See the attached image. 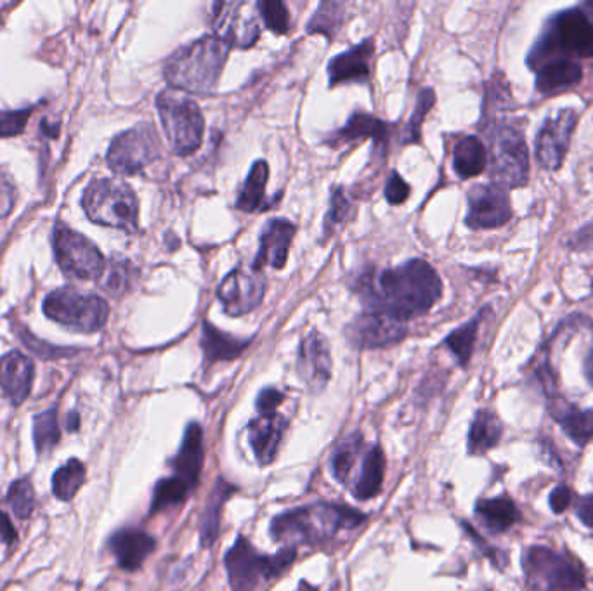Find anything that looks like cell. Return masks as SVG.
<instances>
[{
	"mask_svg": "<svg viewBox=\"0 0 593 591\" xmlns=\"http://www.w3.org/2000/svg\"><path fill=\"white\" fill-rule=\"evenodd\" d=\"M236 493L235 486L219 477L214 489L210 491L209 500L205 505L202 514V529H200V540L203 548H209L212 543H216L219 531H221V512L224 503Z\"/></svg>",
	"mask_w": 593,
	"mask_h": 591,
	"instance_id": "cell-30",
	"label": "cell"
},
{
	"mask_svg": "<svg viewBox=\"0 0 593 591\" xmlns=\"http://www.w3.org/2000/svg\"><path fill=\"white\" fill-rule=\"evenodd\" d=\"M359 449H361V437L351 436L347 441L342 442L339 448L335 449L332 456L333 477L340 484L349 482L354 463L358 460Z\"/></svg>",
	"mask_w": 593,
	"mask_h": 591,
	"instance_id": "cell-40",
	"label": "cell"
},
{
	"mask_svg": "<svg viewBox=\"0 0 593 591\" xmlns=\"http://www.w3.org/2000/svg\"><path fill=\"white\" fill-rule=\"evenodd\" d=\"M436 103V94L432 89H424L418 96L417 108L411 115L410 122L406 125L405 143H418L420 141V132H422V124H424L427 113L431 111L432 106Z\"/></svg>",
	"mask_w": 593,
	"mask_h": 591,
	"instance_id": "cell-43",
	"label": "cell"
},
{
	"mask_svg": "<svg viewBox=\"0 0 593 591\" xmlns=\"http://www.w3.org/2000/svg\"><path fill=\"white\" fill-rule=\"evenodd\" d=\"M6 501L18 519H28L35 508V491L27 477L14 481L7 491Z\"/></svg>",
	"mask_w": 593,
	"mask_h": 591,
	"instance_id": "cell-41",
	"label": "cell"
},
{
	"mask_svg": "<svg viewBox=\"0 0 593 591\" xmlns=\"http://www.w3.org/2000/svg\"><path fill=\"white\" fill-rule=\"evenodd\" d=\"M576 515L580 517L585 526L593 527V494H588V496H583L578 500Z\"/></svg>",
	"mask_w": 593,
	"mask_h": 591,
	"instance_id": "cell-53",
	"label": "cell"
},
{
	"mask_svg": "<svg viewBox=\"0 0 593 591\" xmlns=\"http://www.w3.org/2000/svg\"><path fill=\"white\" fill-rule=\"evenodd\" d=\"M47 318L75 332L94 333L106 325L110 307L98 295H85L70 288H61L44 300Z\"/></svg>",
	"mask_w": 593,
	"mask_h": 591,
	"instance_id": "cell-9",
	"label": "cell"
},
{
	"mask_svg": "<svg viewBox=\"0 0 593 591\" xmlns=\"http://www.w3.org/2000/svg\"><path fill=\"white\" fill-rule=\"evenodd\" d=\"M82 205L91 221L127 233L137 231L139 203L134 191L124 182L111 179L91 182L85 189Z\"/></svg>",
	"mask_w": 593,
	"mask_h": 591,
	"instance_id": "cell-7",
	"label": "cell"
},
{
	"mask_svg": "<svg viewBox=\"0 0 593 591\" xmlns=\"http://www.w3.org/2000/svg\"><path fill=\"white\" fill-rule=\"evenodd\" d=\"M59 439H61V430H59L56 408H49L33 418V444L39 455L51 453L58 446Z\"/></svg>",
	"mask_w": 593,
	"mask_h": 591,
	"instance_id": "cell-38",
	"label": "cell"
},
{
	"mask_svg": "<svg viewBox=\"0 0 593 591\" xmlns=\"http://www.w3.org/2000/svg\"><path fill=\"white\" fill-rule=\"evenodd\" d=\"M266 280L254 266H238L222 280L217 297L229 316H245L261 304Z\"/></svg>",
	"mask_w": 593,
	"mask_h": 591,
	"instance_id": "cell-14",
	"label": "cell"
},
{
	"mask_svg": "<svg viewBox=\"0 0 593 591\" xmlns=\"http://www.w3.org/2000/svg\"><path fill=\"white\" fill-rule=\"evenodd\" d=\"M491 177L493 184L505 189L522 188L528 184V144L521 129L514 125L496 127L491 139Z\"/></svg>",
	"mask_w": 593,
	"mask_h": 591,
	"instance_id": "cell-10",
	"label": "cell"
},
{
	"mask_svg": "<svg viewBox=\"0 0 593 591\" xmlns=\"http://www.w3.org/2000/svg\"><path fill=\"white\" fill-rule=\"evenodd\" d=\"M32 110L0 111V137L18 136L28 124Z\"/></svg>",
	"mask_w": 593,
	"mask_h": 591,
	"instance_id": "cell-46",
	"label": "cell"
},
{
	"mask_svg": "<svg viewBox=\"0 0 593 591\" xmlns=\"http://www.w3.org/2000/svg\"><path fill=\"white\" fill-rule=\"evenodd\" d=\"M285 401V396L281 394L280 390L268 387V389L261 390V394L257 397V411L259 415H269V413H278V406Z\"/></svg>",
	"mask_w": 593,
	"mask_h": 591,
	"instance_id": "cell-48",
	"label": "cell"
},
{
	"mask_svg": "<svg viewBox=\"0 0 593 591\" xmlns=\"http://www.w3.org/2000/svg\"><path fill=\"white\" fill-rule=\"evenodd\" d=\"M257 9L269 30L274 33H287L290 26V14L280 0H261L257 2Z\"/></svg>",
	"mask_w": 593,
	"mask_h": 591,
	"instance_id": "cell-44",
	"label": "cell"
},
{
	"mask_svg": "<svg viewBox=\"0 0 593 591\" xmlns=\"http://www.w3.org/2000/svg\"><path fill=\"white\" fill-rule=\"evenodd\" d=\"M593 58V23L581 7L555 14L529 51L528 66H540L559 59Z\"/></svg>",
	"mask_w": 593,
	"mask_h": 591,
	"instance_id": "cell-4",
	"label": "cell"
},
{
	"mask_svg": "<svg viewBox=\"0 0 593 591\" xmlns=\"http://www.w3.org/2000/svg\"><path fill=\"white\" fill-rule=\"evenodd\" d=\"M578 111L564 108L555 117L545 120L536 136V160L545 170H559L566 158L571 137L578 124Z\"/></svg>",
	"mask_w": 593,
	"mask_h": 591,
	"instance_id": "cell-15",
	"label": "cell"
},
{
	"mask_svg": "<svg viewBox=\"0 0 593 591\" xmlns=\"http://www.w3.org/2000/svg\"><path fill=\"white\" fill-rule=\"evenodd\" d=\"M410 196V186L406 184L405 179L399 176L398 172H392L389 181L385 184V198L391 205H401L405 203Z\"/></svg>",
	"mask_w": 593,
	"mask_h": 591,
	"instance_id": "cell-47",
	"label": "cell"
},
{
	"mask_svg": "<svg viewBox=\"0 0 593 591\" xmlns=\"http://www.w3.org/2000/svg\"><path fill=\"white\" fill-rule=\"evenodd\" d=\"M160 156L157 132L141 124L115 137L108 150V165L120 176H134Z\"/></svg>",
	"mask_w": 593,
	"mask_h": 591,
	"instance_id": "cell-12",
	"label": "cell"
},
{
	"mask_svg": "<svg viewBox=\"0 0 593 591\" xmlns=\"http://www.w3.org/2000/svg\"><path fill=\"white\" fill-rule=\"evenodd\" d=\"M512 219V205L507 189L498 184H479L469 191V214L467 226L470 229L502 228Z\"/></svg>",
	"mask_w": 593,
	"mask_h": 591,
	"instance_id": "cell-16",
	"label": "cell"
},
{
	"mask_svg": "<svg viewBox=\"0 0 593 591\" xmlns=\"http://www.w3.org/2000/svg\"><path fill=\"white\" fill-rule=\"evenodd\" d=\"M79 423H80V416L77 411H72L68 418H66V429L70 430V432H75V430H79Z\"/></svg>",
	"mask_w": 593,
	"mask_h": 591,
	"instance_id": "cell-54",
	"label": "cell"
},
{
	"mask_svg": "<svg viewBox=\"0 0 593 591\" xmlns=\"http://www.w3.org/2000/svg\"><path fill=\"white\" fill-rule=\"evenodd\" d=\"M297 371L309 392L314 394L325 389L328 380L332 377L330 347L316 330L307 333L300 342Z\"/></svg>",
	"mask_w": 593,
	"mask_h": 591,
	"instance_id": "cell-18",
	"label": "cell"
},
{
	"mask_svg": "<svg viewBox=\"0 0 593 591\" xmlns=\"http://www.w3.org/2000/svg\"><path fill=\"white\" fill-rule=\"evenodd\" d=\"M569 247L574 248V250L593 248V222L583 226L578 233L574 234L571 241H569Z\"/></svg>",
	"mask_w": 593,
	"mask_h": 591,
	"instance_id": "cell-51",
	"label": "cell"
},
{
	"mask_svg": "<svg viewBox=\"0 0 593 591\" xmlns=\"http://www.w3.org/2000/svg\"><path fill=\"white\" fill-rule=\"evenodd\" d=\"M385 475L384 449L372 446L366 451L363 467L359 472L358 481L352 488L354 498L359 501L372 500L382 491Z\"/></svg>",
	"mask_w": 593,
	"mask_h": 591,
	"instance_id": "cell-29",
	"label": "cell"
},
{
	"mask_svg": "<svg viewBox=\"0 0 593 591\" xmlns=\"http://www.w3.org/2000/svg\"><path fill=\"white\" fill-rule=\"evenodd\" d=\"M408 335L403 321L389 318L377 312H365L346 328L349 344L358 349H378L401 342Z\"/></svg>",
	"mask_w": 593,
	"mask_h": 591,
	"instance_id": "cell-17",
	"label": "cell"
},
{
	"mask_svg": "<svg viewBox=\"0 0 593 591\" xmlns=\"http://www.w3.org/2000/svg\"><path fill=\"white\" fill-rule=\"evenodd\" d=\"M14 202H16V191H14L13 182L6 177H0V219L11 214Z\"/></svg>",
	"mask_w": 593,
	"mask_h": 591,
	"instance_id": "cell-49",
	"label": "cell"
},
{
	"mask_svg": "<svg viewBox=\"0 0 593 591\" xmlns=\"http://www.w3.org/2000/svg\"><path fill=\"white\" fill-rule=\"evenodd\" d=\"M54 254L63 273L77 280H96L105 273V257L98 247L63 224L54 229Z\"/></svg>",
	"mask_w": 593,
	"mask_h": 591,
	"instance_id": "cell-11",
	"label": "cell"
},
{
	"mask_svg": "<svg viewBox=\"0 0 593 591\" xmlns=\"http://www.w3.org/2000/svg\"><path fill=\"white\" fill-rule=\"evenodd\" d=\"M583 9H585V14H587L588 18H590V21L593 23V0L585 2V4H583Z\"/></svg>",
	"mask_w": 593,
	"mask_h": 591,
	"instance_id": "cell-55",
	"label": "cell"
},
{
	"mask_svg": "<svg viewBox=\"0 0 593 591\" xmlns=\"http://www.w3.org/2000/svg\"><path fill=\"white\" fill-rule=\"evenodd\" d=\"M297 557L295 548H283L276 555H262L245 538L238 536L235 545L224 557L228 571L229 585L233 591H255L261 583L280 576L294 564Z\"/></svg>",
	"mask_w": 593,
	"mask_h": 591,
	"instance_id": "cell-5",
	"label": "cell"
},
{
	"mask_svg": "<svg viewBox=\"0 0 593 591\" xmlns=\"http://www.w3.org/2000/svg\"><path fill=\"white\" fill-rule=\"evenodd\" d=\"M488 163V151L483 141L476 136L463 137L453 151V169L458 177L470 179L483 174Z\"/></svg>",
	"mask_w": 593,
	"mask_h": 591,
	"instance_id": "cell-32",
	"label": "cell"
},
{
	"mask_svg": "<svg viewBox=\"0 0 593 591\" xmlns=\"http://www.w3.org/2000/svg\"><path fill=\"white\" fill-rule=\"evenodd\" d=\"M344 21V6L339 2H323L314 13L313 20L307 25L309 33H323L328 39H333L339 32Z\"/></svg>",
	"mask_w": 593,
	"mask_h": 591,
	"instance_id": "cell-39",
	"label": "cell"
},
{
	"mask_svg": "<svg viewBox=\"0 0 593 591\" xmlns=\"http://www.w3.org/2000/svg\"><path fill=\"white\" fill-rule=\"evenodd\" d=\"M158 113L172 150L177 155H191L202 144L205 120L193 99L177 89L160 92Z\"/></svg>",
	"mask_w": 593,
	"mask_h": 591,
	"instance_id": "cell-8",
	"label": "cell"
},
{
	"mask_svg": "<svg viewBox=\"0 0 593 591\" xmlns=\"http://www.w3.org/2000/svg\"><path fill=\"white\" fill-rule=\"evenodd\" d=\"M488 312L489 309H483L477 314L476 318L470 319L469 323L457 328L455 332L451 333L450 337L444 340V344L448 345V349L453 352V356L458 359V363L462 364V366H467L472 354H474L479 328L483 325V318H486Z\"/></svg>",
	"mask_w": 593,
	"mask_h": 591,
	"instance_id": "cell-35",
	"label": "cell"
},
{
	"mask_svg": "<svg viewBox=\"0 0 593 591\" xmlns=\"http://www.w3.org/2000/svg\"><path fill=\"white\" fill-rule=\"evenodd\" d=\"M105 278H103V288L113 297L124 295L132 281L131 262L127 260L115 259L110 267L106 269Z\"/></svg>",
	"mask_w": 593,
	"mask_h": 591,
	"instance_id": "cell-42",
	"label": "cell"
},
{
	"mask_svg": "<svg viewBox=\"0 0 593 591\" xmlns=\"http://www.w3.org/2000/svg\"><path fill=\"white\" fill-rule=\"evenodd\" d=\"M571 498H573V493H571V489L567 488V486H559V488H555L550 494V508H552V512L554 514H562V512H566L569 505H571Z\"/></svg>",
	"mask_w": 593,
	"mask_h": 591,
	"instance_id": "cell-50",
	"label": "cell"
},
{
	"mask_svg": "<svg viewBox=\"0 0 593 591\" xmlns=\"http://www.w3.org/2000/svg\"><path fill=\"white\" fill-rule=\"evenodd\" d=\"M287 427L288 420L280 413L259 415L248 425V442L262 467L274 462Z\"/></svg>",
	"mask_w": 593,
	"mask_h": 591,
	"instance_id": "cell-19",
	"label": "cell"
},
{
	"mask_svg": "<svg viewBox=\"0 0 593 591\" xmlns=\"http://www.w3.org/2000/svg\"><path fill=\"white\" fill-rule=\"evenodd\" d=\"M0 541L6 546H13L18 541V534L14 529L13 522L6 512L0 510Z\"/></svg>",
	"mask_w": 593,
	"mask_h": 591,
	"instance_id": "cell-52",
	"label": "cell"
},
{
	"mask_svg": "<svg viewBox=\"0 0 593 591\" xmlns=\"http://www.w3.org/2000/svg\"><path fill=\"white\" fill-rule=\"evenodd\" d=\"M522 569L529 591L585 590V574L567 553L547 546H529L522 553Z\"/></svg>",
	"mask_w": 593,
	"mask_h": 591,
	"instance_id": "cell-6",
	"label": "cell"
},
{
	"mask_svg": "<svg viewBox=\"0 0 593 591\" xmlns=\"http://www.w3.org/2000/svg\"><path fill=\"white\" fill-rule=\"evenodd\" d=\"M247 345L248 340L231 337L228 333L217 330L216 326L203 323L202 349L209 363L233 361L247 349Z\"/></svg>",
	"mask_w": 593,
	"mask_h": 591,
	"instance_id": "cell-33",
	"label": "cell"
},
{
	"mask_svg": "<svg viewBox=\"0 0 593 591\" xmlns=\"http://www.w3.org/2000/svg\"><path fill=\"white\" fill-rule=\"evenodd\" d=\"M108 548L124 571H137L157 548V541L139 529H120L111 536Z\"/></svg>",
	"mask_w": 593,
	"mask_h": 591,
	"instance_id": "cell-21",
	"label": "cell"
},
{
	"mask_svg": "<svg viewBox=\"0 0 593 591\" xmlns=\"http://www.w3.org/2000/svg\"><path fill=\"white\" fill-rule=\"evenodd\" d=\"M536 73V91L543 96H555L580 84L583 66L578 61L559 59L540 66Z\"/></svg>",
	"mask_w": 593,
	"mask_h": 591,
	"instance_id": "cell-26",
	"label": "cell"
},
{
	"mask_svg": "<svg viewBox=\"0 0 593 591\" xmlns=\"http://www.w3.org/2000/svg\"><path fill=\"white\" fill-rule=\"evenodd\" d=\"M193 489L189 488L188 484L179 479V477H165L157 482V486L153 489V500H151L150 515L163 512L170 507H179L183 505L188 494Z\"/></svg>",
	"mask_w": 593,
	"mask_h": 591,
	"instance_id": "cell-36",
	"label": "cell"
},
{
	"mask_svg": "<svg viewBox=\"0 0 593 591\" xmlns=\"http://www.w3.org/2000/svg\"><path fill=\"white\" fill-rule=\"evenodd\" d=\"M373 52L375 44L372 39H368L335 56L328 65L330 85L333 87L347 82H366L372 72Z\"/></svg>",
	"mask_w": 593,
	"mask_h": 591,
	"instance_id": "cell-20",
	"label": "cell"
},
{
	"mask_svg": "<svg viewBox=\"0 0 593 591\" xmlns=\"http://www.w3.org/2000/svg\"><path fill=\"white\" fill-rule=\"evenodd\" d=\"M295 231H297L295 224L285 219H273L268 222V226L261 234V247H259V254L255 257V269L261 271L262 267L266 266L274 269L285 266Z\"/></svg>",
	"mask_w": 593,
	"mask_h": 591,
	"instance_id": "cell-22",
	"label": "cell"
},
{
	"mask_svg": "<svg viewBox=\"0 0 593 591\" xmlns=\"http://www.w3.org/2000/svg\"><path fill=\"white\" fill-rule=\"evenodd\" d=\"M503 434L500 418L489 410H479L472 420L469 430L470 455H484L489 449L495 448Z\"/></svg>",
	"mask_w": 593,
	"mask_h": 591,
	"instance_id": "cell-31",
	"label": "cell"
},
{
	"mask_svg": "<svg viewBox=\"0 0 593 591\" xmlns=\"http://www.w3.org/2000/svg\"><path fill=\"white\" fill-rule=\"evenodd\" d=\"M228 54V44L216 35H207L170 56L165 65V78L172 89L209 96L216 91Z\"/></svg>",
	"mask_w": 593,
	"mask_h": 591,
	"instance_id": "cell-3",
	"label": "cell"
},
{
	"mask_svg": "<svg viewBox=\"0 0 593 591\" xmlns=\"http://www.w3.org/2000/svg\"><path fill=\"white\" fill-rule=\"evenodd\" d=\"M203 429L200 423H189L184 430L183 442L177 455L172 458L174 474L183 479L189 488L195 489L200 481L203 467Z\"/></svg>",
	"mask_w": 593,
	"mask_h": 591,
	"instance_id": "cell-24",
	"label": "cell"
},
{
	"mask_svg": "<svg viewBox=\"0 0 593 591\" xmlns=\"http://www.w3.org/2000/svg\"><path fill=\"white\" fill-rule=\"evenodd\" d=\"M349 212H351V200L347 198L346 189L342 186L333 188L330 210H328L325 219L326 238H330L339 229L340 224L346 221Z\"/></svg>",
	"mask_w": 593,
	"mask_h": 591,
	"instance_id": "cell-45",
	"label": "cell"
},
{
	"mask_svg": "<svg viewBox=\"0 0 593 591\" xmlns=\"http://www.w3.org/2000/svg\"><path fill=\"white\" fill-rule=\"evenodd\" d=\"M366 515L346 505L318 503L294 508L274 517L269 527L271 538L290 548L299 545H321L344 529L365 524Z\"/></svg>",
	"mask_w": 593,
	"mask_h": 591,
	"instance_id": "cell-2",
	"label": "cell"
},
{
	"mask_svg": "<svg viewBox=\"0 0 593 591\" xmlns=\"http://www.w3.org/2000/svg\"><path fill=\"white\" fill-rule=\"evenodd\" d=\"M550 413L561 425L567 437L580 448H585L593 437V410H580L574 404L562 399L559 394L548 399Z\"/></svg>",
	"mask_w": 593,
	"mask_h": 591,
	"instance_id": "cell-25",
	"label": "cell"
},
{
	"mask_svg": "<svg viewBox=\"0 0 593 591\" xmlns=\"http://www.w3.org/2000/svg\"><path fill=\"white\" fill-rule=\"evenodd\" d=\"M389 136H391V124H385L380 118L358 111V113H352V117L347 120L346 127L339 130L332 137L330 143L340 146V144L352 143V141L370 137L377 146H385L389 141Z\"/></svg>",
	"mask_w": 593,
	"mask_h": 591,
	"instance_id": "cell-27",
	"label": "cell"
},
{
	"mask_svg": "<svg viewBox=\"0 0 593 591\" xmlns=\"http://www.w3.org/2000/svg\"><path fill=\"white\" fill-rule=\"evenodd\" d=\"M33 384V363L21 352H7L0 359V387L13 406H20L30 396Z\"/></svg>",
	"mask_w": 593,
	"mask_h": 591,
	"instance_id": "cell-23",
	"label": "cell"
},
{
	"mask_svg": "<svg viewBox=\"0 0 593 591\" xmlns=\"http://www.w3.org/2000/svg\"><path fill=\"white\" fill-rule=\"evenodd\" d=\"M269 179L268 163L259 160L252 165L247 181L243 184L240 196L236 200V208L242 212H255L261 207L262 200L266 196V184Z\"/></svg>",
	"mask_w": 593,
	"mask_h": 591,
	"instance_id": "cell-34",
	"label": "cell"
},
{
	"mask_svg": "<svg viewBox=\"0 0 593 591\" xmlns=\"http://www.w3.org/2000/svg\"><path fill=\"white\" fill-rule=\"evenodd\" d=\"M212 25L216 37L229 47L247 49L254 46L261 35L255 6L248 2H217L214 4Z\"/></svg>",
	"mask_w": 593,
	"mask_h": 591,
	"instance_id": "cell-13",
	"label": "cell"
},
{
	"mask_svg": "<svg viewBox=\"0 0 593 591\" xmlns=\"http://www.w3.org/2000/svg\"><path fill=\"white\" fill-rule=\"evenodd\" d=\"M85 467L84 463L72 458L59 467L53 475V494L59 501H70L79 493L84 486Z\"/></svg>",
	"mask_w": 593,
	"mask_h": 591,
	"instance_id": "cell-37",
	"label": "cell"
},
{
	"mask_svg": "<svg viewBox=\"0 0 593 591\" xmlns=\"http://www.w3.org/2000/svg\"><path fill=\"white\" fill-rule=\"evenodd\" d=\"M476 515L481 524L495 534L509 531L521 520V514L509 496L477 501Z\"/></svg>",
	"mask_w": 593,
	"mask_h": 591,
	"instance_id": "cell-28",
	"label": "cell"
},
{
	"mask_svg": "<svg viewBox=\"0 0 593 591\" xmlns=\"http://www.w3.org/2000/svg\"><path fill=\"white\" fill-rule=\"evenodd\" d=\"M356 292L368 312L405 323L431 311L443 295V281L429 262L413 259L394 269L363 274L356 281Z\"/></svg>",
	"mask_w": 593,
	"mask_h": 591,
	"instance_id": "cell-1",
	"label": "cell"
}]
</instances>
